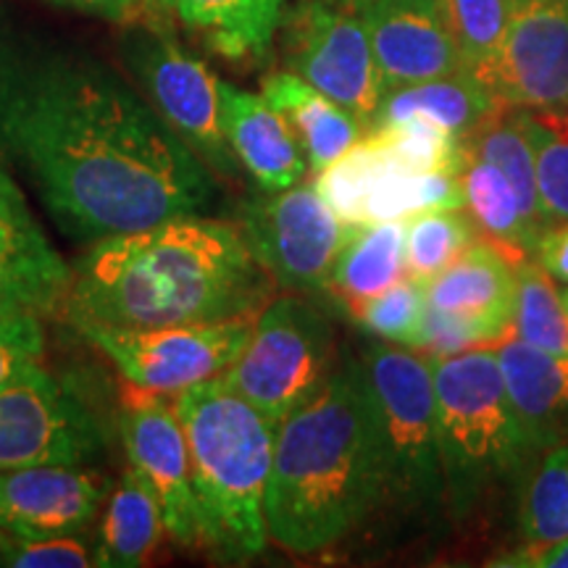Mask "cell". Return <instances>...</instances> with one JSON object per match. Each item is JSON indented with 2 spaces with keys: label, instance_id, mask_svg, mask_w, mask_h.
I'll return each instance as SVG.
<instances>
[{
  "label": "cell",
  "instance_id": "6da1fadb",
  "mask_svg": "<svg viewBox=\"0 0 568 568\" xmlns=\"http://www.w3.org/2000/svg\"><path fill=\"white\" fill-rule=\"evenodd\" d=\"M0 142L80 243L195 216L216 195L211 169L153 105L84 53L0 61Z\"/></svg>",
  "mask_w": 568,
  "mask_h": 568
},
{
  "label": "cell",
  "instance_id": "7a4b0ae2",
  "mask_svg": "<svg viewBox=\"0 0 568 568\" xmlns=\"http://www.w3.org/2000/svg\"><path fill=\"white\" fill-rule=\"evenodd\" d=\"M276 287L237 226L201 213L92 243L63 314L80 326H176L258 314Z\"/></svg>",
  "mask_w": 568,
  "mask_h": 568
},
{
  "label": "cell",
  "instance_id": "3957f363",
  "mask_svg": "<svg viewBox=\"0 0 568 568\" xmlns=\"http://www.w3.org/2000/svg\"><path fill=\"white\" fill-rule=\"evenodd\" d=\"M385 447L361 358L329 379L274 432L266 485L268 539L293 556L324 552L382 510Z\"/></svg>",
  "mask_w": 568,
  "mask_h": 568
},
{
  "label": "cell",
  "instance_id": "277c9868",
  "mask_svg": "<svg viewBox=\"0 0 568 568\" xmlns=\"http://www.w3.org/2000/svg\"><path fill=\"white\" fill-rule=\"evenodd\" d=\"M187 437L203 545L232 564L266 550V485L276 426L222 376L172 395Z\"/></svg>",
  "mask_w": 568,
  "mask_h": 568
},
{
  "label": "cell",
  "instance_id": "5b68a950",
  "mask_svg": "<svg viewBox=\"0 0 568 568\" xmlns=\"http://www.w3.org/2000/svg\"><path fill=\"white\" fill-rule=\"evenodd\" d=\"M432 361L439 445L447 481V518L466 524L510 500L539 458L510 403L495 347Z\"/></svg>",
  "mask_w": 568,
  "mask_h": 568
},
{
  "label": "cell",
  "instance_id": "8992f818",
  "mask_svg": "<svg viewBox=\"0 0 568 568\" xmlns=\"http://www.w3.org/2000/svg\"><path fill=\"white\" fill-rule=\"evenodd\" d=\"M361 364L385 447L379 514L397 516V524L435 527L447 518V481L429 355L382 339L366 347Z\"/></svg>",
  "mask_w": 568,
  "mask_h": 568
},
{
  "label": "cell",
  "instance_id": "52a82bcc",
  "mask_svg": "<svg viewBox=\"0 0 568 568\" xmlns=\"http://www.w3.org/2000/svg\"><path fill=\"white\" fill-rule=\"evenodd\" d=\"M339 364L335 322L311 295L272 297L222 379L274 426L301 408Z\"/></svg>",
  "mask_w": 568,
  "mask_h": 568
},
{
  "label": "cell",
  "instance_id": "ba28073f",
  "mask_svg": "<svg viewBox=\"0 0 568 568\" xmlns=\"http://www.w3.org/2000/svg\"><path fill=\"white\" fill-rule=\"evenodd\" d=\"M124 55L145 101L172 126V132L201 159L211 174H240L222 124L219 82L201 59L190 55L163 21L132 24L124 38Z\"/></svg>",
  "mask_w": 568,
  "mask_h": 568
},
{
  "label": "cell",
  "instance_id": "9c48e42d",
  "mask_svg": "<svg viewBox=\"0 0 568 568\" xmlns=\"http://www.w3.org/2000/svg\"><path fill=\"white\" fill-rule=\"evenodd\" d=\"M282 59L287 71L351 111L364 130L374 126L385 82L358 11L332 0H297L284 9Z\"/></svg>",
  "mask_w": 568,
  "mask_h": 568
},
{
  "label": "cell",
  "instance_id": "30bf717a",
  "mask_svg": "<svg viewBox=\"0 0 568 568\" xmlns=\"http://www.w3.org/2000/svg\"><path fill=\"white\" fill-rule=\"evenodd\" d=\"M237 230L247 251L284 293H322L353 230L332 213L314 184L276 190L245 201Z\"/></svg>",
  "mask_w": 568,
  "mask_h": 568
},
{
  "label": "cell",
  "instance_id": "8fae6325",
  "mask_svg": "<svg viewBox=\"0 0 568 568\" xmlns=\"http://www.w3.org/2000/svg\"><path fill=\"white\" fill-rule=\"evenodd\" d=\"M109 432L80 389L34 368L0 385V471L24 466H92Z\"/></svg>",
  "mask_w": 568,
  "mask_h": 568
},
{
  "label": "cell",
  "instance_id": "7c38bea8",
  "mask_svg": "<svg viewBox=\"0 0 568 568\" xmlns=\"http://www.w3.org/2000/svg\"><path fill=\"white\" fill-rule=\"evenodd\" d=\"M258 314H243L224 322L145 326V329H116V326H80V335L124 374L134 387L161 395L222 376L247 345Z\"/></svg>",
  "mask_w": 568,
  "mask_h": 568
},
{
  "label": "cell",
  "instance_id": "4fadbf2b",
  "mask_svg": "<svg viewBox=\"0 0 568 568\" xmlns=\"http://www.w3.org/2000/svg\"><path fill=\"white\" fill-rule=\"evenodd\" d=\"M122 437L130 466L159 500L166 535L184 548L203 545L187 437L174 403H169L166 395L132 385V393L124 395Z\"/></svg>",
  "mask_w": 568,
  "mask_h": 568
},
{
  "label": "cell",
  "instance_id": "5bb4252c",
  "mask_svg": "<svg viewBox=\"0 0 568 568\" xmlns=\"http://www.w3.org/2000/svg\"><path fill=\"white\" fill-rule=\"evenodd\" d=\"M508 109L568 101V0H529L510 11L500 51L479 77Z\"/></svg>",
  "mask_w": 568,
  "mask_h": 568
},
{
  "label": "cell",
  "instance_id": "9a60e30c",
  "mask_svg": "<svg viewBox=\"0 0 568 568\" xmlns=\"http://www.w3.org/2000/svg\"><path fill=\"white\" fill-rule=\"evenodd\" d=\"M111 493L92 466H24L0 471V529L11 537L82 535Z\"/></svg>",
  "mask_w": 568,
  "mask_h": 568
},
{
  "label": "cell",
  "instance_id": "2e32d148",
  "mask_svg": "<svg viewBox=\"0 0 568 568\" xmlns=\"http://www.w3.org/2000/svg\"><path fill=\"white\" fill-rule=\"evenodd\" d=\"M385 95L406 84L437 80L466 69L443 0H361Z\"/></svg>",
  "mask_w": 568,
  "mask_h": 568
},
{
  "label": "cell",
  "instance_id": "e0dca14e",
  "mask_svg": "<svg viewBox=\"0 0 568 568\" xmlns=\"http://www.w3.org/2000/svg\"><path fill=\"white\" fill-rule=\"evenodd\" d=\"M71 268L45 237L21 190L0 172V318L63 308Z\"/></svg>",
  "mask_w": 568,
  "mask_h": 568
},
{
  "label": "cell",
  "instance_id": "ac0fdd59",
  "mask_svg": "<svg viewBox=\"0 0 568 568\" xmlns=\"http://www.w3.org/2000/svg\"><path fill=\"white\" fill-rule=\"evenodd\" d=\"M222 124L240 166L266 193L295 187L311 172L284 116L264 95L219 82Z\"/></svg>",
  "mask_w": 568,
  "mask_h": 568
},
{
  "label": "cell",
  "instance_id": "d6986e66",
  "mask_svg": "<svg viewBox=\"0 0 568 568\" xmlns=\"http://www.w3.org/2000/svg\"><path fill=\"white\" fill-rule=\"evenodd\" d=\"M495 351L531 450L542 456L568 443V355L537 351L516 335Z\"/></svg>",
  "mask_w": 568,
  "mask_h": 568
},
{
  "label": "cell",
  "instance_id": "ffe728a7",
  "mask_svg": "<svg viewBox=\"0 0 568 568\" xmlns=\"http://www.w3.org/2000/svg\"><path fill=\"white\" fill-rule=\"evenodd\" d=\"M516 295V266L487 240L468 245L453 264L426 282L429 308L477 318L506 337L514 335Z\"/></svg>",
  "mask_w": 568,
  "mask_h": 568
},
{
  "label": "cell",
  "instance_id": "44dd1931",
  "mask_svg": "<svg viewBox=\"0 0 568 568\" xmlns=\"http://www.w3.org/2000/svg\"><path fill=\"white\" fill-rule=\"evenodd\" d=\"M261 95L282 113L293 130L311 172L339 159L366 130L351 111L318 92L293 71H274L261 82Z\"/></svg>",
  "mask_w": 568,
  "mask_h": 568
},
{
  "label": "cell",
  "instance_id": "7402d4cb",
  "mask_svg": "<svg viewBox=\"0 0 568 568\" xmlns=\"http://www.w3.org/2000/svg\"><path fill=\"white\" fill-rule=\"evenodd\" d=\"M458 182L468 216L474 219L481 237L493 243L516 268L527 264L537 247L539 232L529 224L508 174L474 151L466 140H460Z\"/></svg>",
  "mask_w": 568,
  "mask_h": 568
},
{
  "label": "cell",
  "instance_id": "603a6c76",
  "mask_svg": "<svg viewBox=\"0 0 568 568\" xmlns=\"http://www.w3.org/2000/svg\"><path fill=\"white\" fill-rule=\"evenodd\" d=\"M406 230L408 219L353 230L322 290L347 318L408 276Z\"/></svg>",
  "mask_w": 568,
  "mask_h": 568
},
{
  "label": "cell",
  "instance_id": "cb8c5ba5",
  "mask_svg": "<svg viewBox=\"0 0 568 568\" xmlns=\"http://www.w3.org/2000/svg\"><path fill=\"white\" fill-rule=\"evenodd\" d=\"M500 109H506V105L487 90V84L468 69H460L456 74L389 90L379 111H376L374 126L424 116L450 132L453 138L464 140L466 134H471L487 116H493Z\"/></svg>",
  "mask_w": 568,
  "mask_h": 568
},
{
  "label": "cell",
  "instance_id": "d4e9b609",
  "mask_svg": "<svg viewBox=\"0 0 568 568\" xmlns=\"http://www.w3.org/2000/svg\"><path fill=\"white\" fill-rule=\"evenodd\" d=\"M287 0H174L172 13L230 61H261L272 51Z\"/></svg>",
  "mask_w": 568,
  "mask_h": 568
},
{
  "label": "cell",
  "instance_id": "484cf974",
  "mask_svg": "<svg viewBox=\"0 0 568 568\" xmlns=\"http://www.w3.org/2000/svg\"><path fill=\"white\" fill-rule=\"evenodd\" d=\"M166 535V524L153 489L130 466L111 487L105 503L101 542L95 548V566L134 568L142 566Z\"/></svg>",
  "mask_w": 568,
  "mask_h": 568
},
{
  "label": "cell",
  "instance_id": "4316f807",
  "mask_svg": "<svg viewBox=\"0 0 568 568\" xmlns=\"http://www.w3.org/2000/svg\"><path fill=\"white\" fill-rule=\"evenodd\" d=\"M518 542L568 537V443L542 453L524 479L514 508Z\"/></svg>",
  "mask_w": 568,
  "mask_h": 568
},
{
  "label": "cell",
  "instance_id": "83f0119b",
  "mask_svg": "<svg viewBox=\"0 0 568 568\" xmlns=\"http://www.w3.org/2000/svg\"><path fill=\"white\" fill-rule=\"evenodd\" d=\"M537 169L539 209L548 226L568 224V109H516Z\"/></svg>",
  "mask_w": 568,
  "mask_h": 568
},
{
  "label": "cell",
  "instance_id": "f1b7e54d",
  "mask_svg": "<svg viewBox=\"0 0 568 568\" xmlns=\"http://www.w3.org/2000/svg\"><path fill=\"white\" fill-rule=\"evenodd\" d=\"M479 230L466 209L422 211L408 216L406 266L408 276L429 282L468 245L477 243Z\"/></svg>",
  "mask_w": 568,
  "mask_h": 568
},
{
  "label": "cell",
  "instance_id": "f546056e",
  "mask_svg": "<svg viewBox=\"0 0 568 568\" xmlns=\"http://www.w3.org/2000/svg\"><path fill=\"white\" fill-rule=\"evenodd\" d=\"M516 276L514 335L537 351L568 355V314L560 303L556 280L531 258L516 268Z\"/></svg>",
  "mask_w": 568,
  "mask_h": 568
},
{
  "label": "cell",
  "instance_id": "4dcf8cb0",
  "mask_svg": "<svg viewBox=\"0 0 568 568\" xmlns=\"http://www.w3.org/2000/svg\"><path fill=\"white\" fill-rule=\"evenodd\" d=\"M379 163V140L366 132L347 151L316 172V193L347 226H366V205Z\"/></svg>",
  "mask_w": 568,
  "mask_h": 568
},
{
  "label": "cell",
  "instance_id": "1f68e13d",
  "mask_svg": "<svg viewBox=\"0 0 568 568\" xmlns=\"http://www.w3.org/2000/svg\"><path fill=\"white\" fill-rule=\"evenodd\" d=\"M426 311H429L426 282L406 276L382 295L361 305L351 318L368 335L385 339V343L422 351Z\"/></svg>",
  "mask_w": 568,
  "mask_h": 568
},
{
  "label": "cell",
  "instance_id": "d6a6232c",
  "mask_svg": "<svg viewBox=\"0 0 568 568\" xmlns=\"http://www.w3.org/2000/svg\"><path fill=\"white\" fill-rule=\"evenodd\" d=\"M443 3L464 67L481 77L500 51L514 9L508 0H443Z\"/></svg>",
  "mask_w": 568,
  "mask_h": 568
},
{
  "label": "cell",
  "instance_id": "836d02e7",
  "mask_svg": "<svg viewBox=\"0 0 568 568\" xmlns=\"http://www.w3.org/2000/svg\"><path fill=\"white\" fill-rule=\"evenodd\" d=\"M368 132H379L389 151L418 174L456 172L460 163V140L453 138L443 126L424 116H410L403 122L374 126Z\"/></svg>",
  "mask_w": 568,
  "mask_h": 568
},
{
  "label": "cell",
  "instance_id": "e575fe53",
  "mask_svg": "<svg viewBox=\"0 0 568 568\" xmlns=\"http://www.w3.org/2000/svg\"><path fill=\"white\" fill-rule=\"evenodd\" d=\"M0 560L13 568H88L95 566V548L80 535L71 537H0Z\"/></svg>",
  "mask_w": 568,
  "mask_h": 568
},
{
  "label": "cell",
  "instance_id": "d590c367",
  "mask_svg": "<svg viewBox=\"0 0 568 568\" xmlns=\"http://www.w3.org/2000/svg\"><path fill=\"white\" fill-rule=\"evenodd\" d=\"M45 332L38 316L0 318V385L42 366Z\"/></svg>",
  "mask_w": 568,
  "mask_h": 568
},
{
  "label": "cell",
  "instance_id": "8d00e7d4",
  "mask_svg": "<svg viewBox=\"0 0 568 568\" xmlns=\"http://www.w3.org/2000/svg\"><path fill=\"white\" fill-rule=\"evenodd\" d=\"M48 3L124 27L142 24V21H163V17L153 11L151 0H48Z\"/></svg>",
  "mask_w": 568,
  "mask_h": 568
},
{
  "label": "cell",
  "instance_id": "74e56055",
  "mask_svg": "<svg viewBox=\"0 0 568 568\" xmlns=\"http://www.w3.org/2000/svg\"><path fill=\"white\" fill-rule=\"evenodd\" d=\"M495 568H568V537L556 542H518L514 550L489 560Z\"/></svg>",
  "mask_w": 568,
  "mask_h": 568
},
{
  "label": "cell",
  "instance_id": "f35d334b",
  "mask_svg": "<svg viewBox=\"0 0 568 568\" xmlns=\"http://www.w3.org/2000/svg\"><path fill=\"white\" fill-rule=\"evenodd\" d=\"M531 261H537L556 282L568 284V224H552L539 234Z\"/></svg>",
  "mask_w": 568,
  "mask_h": 568
},
{
  "label": "cell",
  "instance_id": "ab89813d",
  "mask_svg": "<svg viewBox=\"0 0 568 568\" xmlns=\"http://www.w3.org/2000/svg\"><path fill=\"white\" fill-rule=\"evenodd\" d=\"M151 6H153V11L159 13V17H169V13H172L174 0H151Z\"/></svg>",
  "mask_w": 568,
  "mask_h": 568
},
{
  "label": "cell",
  "instance_id": "60d3db41",
  "mask_svg": "<svg viewBox=\"0 0 568 568\" xmlns=\"http://www.w3.org/2000/svg\"><path fill=\"white\" fill-rule=\"evenodd\" d=\"M558 295H560V303H564V311L568 314V284L564 290H558Z\"/></svg>",
  "mask_w": 568,
  "mask_h": 568
},
{
  "label": "cell",
  "instance_id": "b9f144b4",
  "mask_svg": "<svg viewBox=\"0 0 568 568\" xmlns=\"http://www.w3.org/2000/svg\"><path fill=\"white\" fill-rule=\"evenodd\" d=\"M510 3V9H516V6H524V3H529V0H508Z\"/></svg>",
  "mask_w": 568,
  "mask_h": 568
},
{
  "label": "cell",
  "instance_id": "7bdbcfd3",
  "mask_svg": "<svg viewBox=\"0 0 568 568\" xmlns=\"http://www.w3.org/2000/svg\"><path fill=\"white\" fill-rule=\"evenodd\" d=\"M351 3H361V0H351Z\"/></svg>",
  "mask_w": 568,
  "mask_h": 568
},
{
  "label": "cell",
  "instance_id": "ee69618b",
  "mask_svg": "<svg viewBox=\"0 0 568 568\" xmlns=\"http://www.w3.org/2000/svg\"><path fill=\"white\" fill-rule=\"evenodd\" d=\"M0 566H3V560H0Z\"/></svg>",
  "mask_w": 568,
  "mask_h": 568
},
{
  "label": "cell",
  "instance_id": "f6af8a7d",
  "mask_svg": "<svg viewBox=\"0 0 568 568\" xmlns=\"http://www.w3.org/2000/svg\"><path fill=\"white\" fill-rule=\"evenodd\" d=\"M566 109H568V101H566Z\"/></svg>",
  "mask_w": 568,
  "mask_h": 568
}]
</instances>
